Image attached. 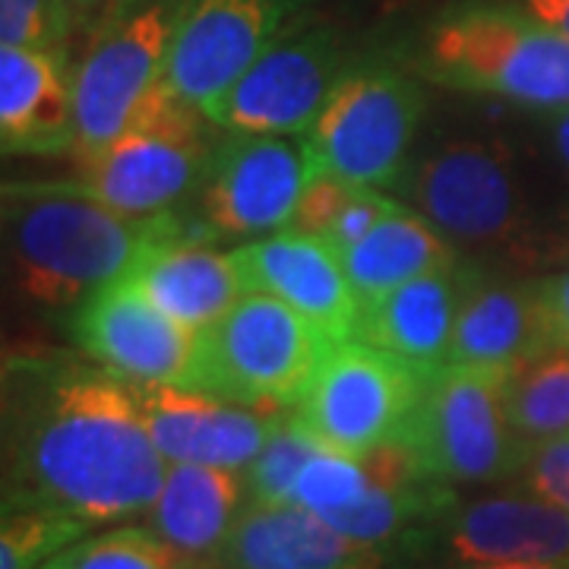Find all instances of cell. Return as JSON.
I'll return each mask as SVG.
<instances>
[{
	"label": "cell",
	"mask_w": 569,
	"mask_h": 569,
	"mask_svg": "<svg viewBox=\"0 0 569 569\" xmlns=\"http://www.w3.org/2000/svg\"><path fill=\"white\" fill-rule=\"evenodd\" d=\"M168 475L130 383L82 365L20 367L3 402V512L51 509L92 529L146 516Z\"/></svg>",
	"instance_id": "obj_1"
},
{
	"label": "cell",
	"mask_w": 569,
	"mask_h": 569,
	"mask_svg": "<svg viewBox=\"0 0 569 569\" xmlns=\"http://www.w3.org/2000/svg\"><path fill=\"white\" fill-rule=\"evenodd\" d=\"M178 228L174 212L137 219L82 183H3V253L17 291L32 305L80 307Z\"/></svg>",
	"instance_id": "obj_2"
},
{
	"label": "cell",
	"mask_w": 569,
	"mask_h": 569,
	"mask_svg": "<svg viewBox=\"0 0 569 569\" xmlns=\"http://www.w3.org/2000/svg\"><path fill=\"white\" fill-rule=\"evenodd\" d=\"M430 82L529 108L569 104V39L526 10L466 3L427 29Z\"/></svg>",
	"instance_id": "obj_3"
},
{
	"label": "cell",
	"mask_w": 569,
	"mask_h": 569,
	"mask_svg": "<svg viewBox=\"0 0 569 569\" xmlns=\"http://www.w3.org/2000/svg\"><path fill=\"white\" fill-rule=\"evenodd\" d=\"M406 197L449 241L478 257L545 253L516 152L500 140H443L408 164Z\"/></svg>",
	"instance_id": "obj_4"
},
{
	"label": "cell",
	"mask_w": 569,
	"mask_h": 569,
	"mask_svg": "<svg viewBox=\"0 0 569 569\" xmlns=\"http://www.w3.org/2000/svg\"><path fill=\"white\" fill-rule=\"evenodd\" d=\"M332 346L336 339L298 310L247 291L219 323L200 332L190 389L234 406L291 411Z\"/></svg>",
	"instance_id": "obj_5"
},
{
	"label": "cell",
	"mask_w": 569,
	"mask_h": 569,
	"mask_svg": "<svg viewBox=\"0 0 569 569\" xmlns=\"http://www.w3.org/2000/svg\"><path fill=\"white\" fill-rule=\"evenodd\" d=\"M206 123L212 121L162 77L114 140L77 159L80 183L127 216H168L200 190L216 149Z\"/></svg>",
	"instance_id": "obj_6"
},
{
	"label": "cell",
	"mask_w": 569,
	"mask_h": 569,
	"mask_svg": "<svg viewBox=\"0 0 569 569\" xmlns=\"http://www.w3.org/2000/svg\"><path fill=\"white\" fill-rule=\"evenodd\" d=\"M509 370L447 365L433 370L402 447L449 488L516 478L526 443L509 425Z\"/></svg>",
	"instance_id": "obj_7"
},
{
	"label": "cell",
	"mask_w": 569,
	"mask_h": 569,
	"mask_svg": "<svg viewBox=\"0 0 569 569\" xmlns=\"http://www.w3.org/2000/svg\"><path fill=\"white\" fill-rule=\"evenodd\" d=\"M430 377V367L346 339L329 348L295 415L323 447L367 456L406 437Z\"/></svg>",
	"instance_id": "obj_8"
},
{
	"label": "cell",
	"mask_w": 569,
	"mask_h": 569,
	"mask_svg": "<svg viewBox=\"0 0 569 569\" xmlns=\"http://www.w3.org/2000/svg\"><path fill=\"white\" fill-rule=\"evenodd\" d=\"M317 174L305 133H228L200 181L190 238L257 241L288 228Z\"/></svg>",
	"instance_id": "obj_9"
},
{
	"label": "cell",
	"mask_w": 569,
	"mask_h": 569,
	"mask_svg": "<svg viewBox=\"0 0 569 569\" xmlns=\"http://www.w3.org/2000/svg\"><path fill=\"white\" fill-rule=\"evenodd\" d=\"M425 96L392 67L348 70L305 133L320 171L358 187H396L408 171Z\"/></svg>",
	"instance_id": "obj_10"
},
{
	"label": "cell",
	"mask_w": 569,
	"mask_h": 569,
	"mask_svg": "<svg viewBox=\"0 0 569 569\" xmlns=\"http://www.w3.org/2000/svg\"><path fill=\"white\" fill-rule=\"evenodd\" d=\"M392 553L411 569L569 563V512L529 490L456 500Z\"/></svg>",
	"instance_id": "obj_11"
},
{
	"label": "cell",
	"mask_w": 569,
	"mask_h": 569,
	"mask_svg": "<svg viewBox=\"0 0 569 569\" xmlns=\"http://www.w3.org/2000/svg\"><path fill=\"white\" fill-rule=\"evenodd\" d=\"M181 7L178 0H149L108 22L89 44L73 77L77 159L114 140L159 86Z\"/></svg>",
	"instance_id": "obj_12"
},
{
	"label": "cell",
	"mask_w": 569,
	"mask_h": 569,
	"mask_svg": "<svg viewBox=\"0 0 569 569\" xmlns=\"http://www.w3.org/2000/svg\"><path fill=\"white\" fill-rule=\"evenodd\" d=\"M342 77V48L329 29L282 36L206 118L228 133H307Z\"/></svg>",
	"instance_id": "obj_13"
},
{
	"label": "cell",
	"mask_w": 569,
	"mask_h": 569,
	"mask_svg": "<svg viewBox=\"0 0 569 569\" xmlns=\"http://www.w3.org/2000/svg\"><path fill=\"white\" fill-rule=\"evenodd\" d=\"M295 0H183L168 48V86L209 111L282 39Z\"/></svg>",
	"instance_id": "obj_14"
},
{
	"label": "cell",
	"mask_w": 569,
	"mask_h": 569,
	"mask_svg": "<svg viewBox=\"0 0 569 569\" xmlns=\"http://www.w3.org/2000/svg\"><path fill=\"white\" fill-rule=\"evenodd\" d=\"M70 329L86 358L130 383H193L200 332L171 320L127 276L89 295Z\"/></svg>",
	"instance_id": "obj_15"
},
{
	"label": "cell",
	"mask_w": 569,
	"mask_h": 569,
	"mask_svg": "<svg viewBox=\"0 0 569 569\" xmlns=\"http://www.w3.org/2000/svg\"><path fill=\"white\" fill-rule=\"evenodd\" d=\"M231 260L247 291L269 295L298 310L336 342L355 336L361 301L348 279L342 250L326 238L284 228L234 247Z\"/></svg>",
	"instance_id": "obj_16"
},
{
	"label": "cell",
	"mask_w": 569,
	"mask_h": 569,
	"mask_svg": "<svg viewBox=\"0 0 569 569\" xmlns=\"http://www.w3.org/2000/svg\"><path fill=\"white\" fill-rule=\"evenodd\" d=\"M130 389L168 466L187 462L247 471L279 418V411L234 406L197 389L164 383H130Z\"/></svg>",
	"instance_id": "obj_17"
},
{
	"label": "cell",
	"mask_w": 569,
	"mask_h": 569,
	"mask_svg": "<svg viewBox=\"0 0 569 569\" xmlns=\"http://www.w3.org/2000/svg\"><path fill=\"white\" fill-rule=\"evenodd\" d=\"M373 550L336 531L301 503H247L219 553L200 569H355Z\"/></svg>",
	"instance_id": "obj_18"
},
{
	"label": "cell",
	"mask_w": 569,
	"mask_h": 569,
	"mask_svg": "<svg viewBox=\"0 0 569 569\" xmlns=\"http://www.w3.org/2000/svg\"><path fill=\"white\" fill-rule=\"evenodd\" d=\"M471 279L475 269L459 263L399 284L383 298L361 305L351 339L430 370L447 367Z\"/></svg>",
	"instance_id": "obj_19"
},
{
	"label": "cell",
	"mask_w": 569,
	"mask_h": 569,
	"mask_svg": "<svg viewBox=\"0 0 569 569\" xmlns=\"http://www.w3.org/2000/svg\"><path fill=\"white\" fill-rule=\"evenodd\" d=\"M127 279L171 320L197 332L219 323L247 295L231 250L222 253L190 238V228L183 222L178 231L149 247Z\"/></svg>",
	"instance_id": "obj_20"
},
{
	"label": "cell",
	"mask_w": 569,
	"mask_h": 569,
	"mask_svg": "<svg viewBox=\"0 0 569 569\" xmlns=\"http://www.w3.org/2000/svg\"><path fill=\"white\" fill-rule=\"evenodd\" d=\"M0 146L3 156H61L77 146L73 80L54 51L0 48Z\"/></svg>",
	"instance_id": "obj_21"
},
{
	"label": "cell",
	"mask_w": 569,
	"mask_h": 569,
	"mask_svg": "<svg viewBox=\"0 0 569 569\" xmlns=\"http://www.w3.org/2000/svg\"><path fill=\"white\" fill-rule=\"evenodd\" d=\"M550 346L538 282H500L475 269L447 365L512 370Z\"/></svg>",
	"instance_id": "obj_22"
},
{
	"label": "cell",
	"mask_w": 569,
	"mask_h": 569,
	"mask_svg": "<svg viewBox=\"0 0 569 569\" xmlns=\"http://www.w3.org/2000/svg\"><path fill=\"white\" fill-rule=\"evenodd\" d=\"M247 503L244 471L178 462L168 466L162 490L146 512V529L200 569L228 541Z\"/></svg>",
	"instance_id": "obj_23"
},
{
	"label": "cell",
	"mask_w": 569,
	"mask_h": 569,
	"mask_svg": "<svg viewBox=\"0 0 569 569\" xmlns=\"http://www.w3.org/2000/svg\"><path fill=\"white\" fill-rule=\"evenodd\" d=\"M342 260L358 301L367 305L418 276L459 266V247L421 212L399 203L365 241L342 250Z\"/></svg>",
	"instance_id": "obj_24"
},
{
	"label": "cell",
	"mask_w": 569,
	"mask_h": 569,
	"mask_svg": "<svg viewBox=\"0 0 569 569\" xmlns=\"http://www.w3.org/2000/svg\"><path fill=\"white\" fill-rule=\"evenodd\" d=\"M509 425L531 447L569 433V348L550 346L509 370Z\"/></svg>",
	"instance_id": "obj_25"
},
{
	"label": "cell",
	"mask_w": 569,
	"mask_h": 569,
	"mask_svg": "<svg viewBox=\"0 0 569 569\" xmlns=\"http://www.w3.org/2000/svg\"><path fill=\"white\" fill-rule=\"evenodd\" d=\"M41 569H197L146 526L86 535Z\"/></svg>",
	"instance_id": "obj_26"
},
{
	"label": "cell",
	"mask_w": 569,
	"mask_h": 569,
	"mask_svg": "<svg viewBox=\"0 0 569 569\" xmlns=\"http://www.w3.org/2000/svg\"><path fill=\"white\" fill-rule=\"evenodd\" d=\"M320 449L323 443L301 425L295 408L279 411L263 449L244 471L250 503H295L298 475Z\"/></svg>",
	"instance_id": "obj_27"
},
{
	"label": "cell",
	"mask_w": 569,
	"mask_h": 569,
	"mask_svg": "<svg viewBox=\"0 0 569 569\" xmlns=\"http://www.w3.org/2000/svg\"><path fill=\"white\" fill-rule=\"evenodd\" d=\"M92 526L67 512L17 509L0 522V569H41L61 550L92 535Z\"/></svg>",
	"instance_id": "obj_28"
},
{
	"label": "cell",
	"mask_w": 569,
	"mask_h": 569,
	"mask_svg": "<svg viewBox=\"0 0 569 569\" xmlns=\"http://www.w3.org/2000/svg\"><path fill=\"white\" fill-rule=\"evenodd\" d=\"M370 488V471L361 456H348L339 449L323 447L295 485V503H301L320 519H332L339 512L351 509Z\"/></svg>",
	"instance_id": "obj_29"
},
{
	"label": "cell",
	"mask_w": 569,
	"mask_h": 569,
	"mask_svg": "<svg viewBox=\"0 0 569 569\" xmlns=\"http://www.w3.org/2000/svg\"><path fill=\"white\" fill-rule=\"evenodd\" d=\"M67 29L63 0H0V39L10 48L51 51Z\"/></svg>",
	"instance_id": "obj_30"
},
{
	"label": "cell",
	"mask_w": 569,
	"mask_h": 569,
	"mask_svg": "<svg viewBox=\"0 0 569 569\" xmlns=\"http://www.w3.org/2000/svg\"><path fill=\"white\" fill-rule=\"evenodd\" d=\"M516 478L529 493H538L569 512V433L526 447Z\"/></svg>",
	"instance_id": "obj_31"
},
{
	"label": "cell",
	"mask_w": 569,
	"mask_h": 569,
	"mask_svg": "<svg viewBox=\"0 0 569 569\" xmlns=\"http://www.w3.org/2000/svg\"><path fill=\"white\" fill-rule=\"evenodd\" d=\"M358 183L342 181L336 174H326L320 171L313 181L307 183L305 197L295 209V219H291V231H305V234H317V238H329L332 228L339 224L342 212L348 209V203L358 197Z\"/></svg>",
	"instance_id": "obj_32"
},
{
	"label": "cell",
	"mask_w": 569,
	"mask_h": 569,
	"mask_svg": "<svg viewBox=\"0 0 569 569\" xmlns=\"http://www.w3.org/2000/svg\"><path fill=\"white\" fill-rule=\"evenodd\" d=\"M396 206L399 203H396L392 197H387V193H380V190H373V187H361L358 197L348 203V209L342 212V219H339V224L332 228V234H329L326 241L332 247H339V250L355 247L358 241H365L367 234L383 222Z\"/></svg>",
	"instance_id": "obj_33"
},
{
	"label": "cell",
	"mask_w": 569,
	"mask_h": 569,
	"mask_svg": "<svg viewBox=\"0 0 569 569\" xmlns=\"http://www.w3.org/2000/svg\"><path fill=\"white\" fill-rule=\"evenodd\" d=\"M535 282H538L545 313H548L553 346L569 348V269L545 276V279H535Z\"/></svg>",
	"instance_id": "obj_34"
},
{
	"label": "cell",
	"mask_w": 569,
	"mask_h": 569,
	"mask_svg": "<svg viewBox=\"0 0 569 569\" xmlns=\"http://www.w3.org/2000/svg\"><path fill=\"white\" fill-rule=\"evenodd\" d=\"M548 142L553 159L560 164V171L569 178V104L567 108H553V111H550Z\"/></svg>",
	"instance_id": "obj_35"
},
{
	"label": "cell",
	"mask_w": 569,
	"mask_h": 569,
	"mask_svg": "<svg viewBox=\"0 0 569 569\" xmlns=\"http://www.w3.org/2000/svg\"><path fill=\"white\" fill-rule=\"evenodd\" d=\"M526 13L569 39V0H526Z\"/></svg>",
	"instance_id": "obj_36"
},
{
	"label": "cell",
	"mask_w": 569,
	"mask_h": 569,
	"mask_svg": "<svg viewBox=\"0 0 569 569\" xmlns=\"http://www.w3.org/2000/svg\"><path fill=\"white\" fill-rule=\"evenodd\" d=\"M355 569H411L402 560V557H396L392 550H387V553H380L377 560H370V563H365V567H355Z\"/></svg>",
	"instance_id": "obj_37"
},
{
	"label": "cell",
	"mask_w": 569,
	"mask_h": 569,
	"mask_svg": "<svg viewBox=\"0 0 569 569\" xmlns=\"http://www.w3.org/2000/svg\"><path fill=\"white\" fill-rule=\"evenodd\" d=\"M466 569H569V563H503V567H466Z\"/></svg>",
	"instance_id": "obj_38"
},
{
	"label": "cell",
	"mask_w": 569,
	"mask_h": 569,
	"mask_svg": "<svg viewBox=\"0 0 569 569\" xmlns=\"http://www.w3.org/2000/svg\"><path fill=\"white\" fill-rule=\"evenodd\" d=\"M77 3H102V0H77Z\"/></svg>",
	"instance_id": "obj_39"
}]
</instances>
